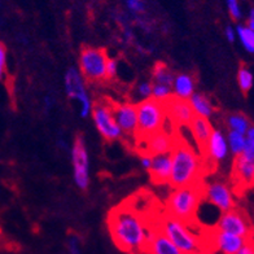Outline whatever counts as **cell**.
<instances>
[{
  "label": "cell",
  "mask_w": 254,
  "mask_h": 254,
  "mask_svg": "<svg viewBox=\"0 0 254 254\" xmlns=\"http://www.w3.org/2000/svg\"><path fill=\"white\" fill-rule=\"evenodd\" d=\"M108 230L114 244L128 254H141L145 251L151 222L125 202L108 214Z\"/></svg>",
  "instance_id": "6da1fadb"
},
{
  "label": "cell",
  "mask_w": 254,
  "mask_h": 254,
  "mask_svg": "<svg viewBox=\"0 0 254 254\" xmlns=\"http://www.w3.org/2000/svg\"><path fill=\"white\" fill-rule=\"evenodd\" d=\"M171 156V175L169 184L173 190L200 186L202 174V160L200 154L187 141L177 136Z\"/></svg>",
  "instance_id": "7a4b0ae2"
},
{
  "label": "cell",
  "mask_w": 254,
  "mask_h": 254,
  "mask_svg": "<svg viewBox=\"0 0 254 254\" xmlns=\"http://www.w3.org/2000/svg\"><path fill=\"white\" fill-rule=\"evenodd\" d=\"M158 230L181 251L182 254H202V244L190 224L179 221L166 213L157 218Z\"/></svg>",
  "instance_id": "3957f363"
},
{
  "label": "cell",
  "mask_w": 254,
  "mask_h": 254,
  "mask_svg": "<svg viewBox=\"0 0 254 254\" xmlns=\"http://www.w3.org/2000/svg\"><path fill=\"white\" fill-rule=\"evenodd\" d=\"M202 200V188L184 187L173 190L166 201V213L184 223H196V213Z\"/></svg>",
  "instance_id": "277c9868"
},
{
  "label": "cell",
  "mask_w": 254,
  "mask_h": 254,
  "mask_svg": "<svg viewBox=\"0 0 254 254\" xmlns=\"http://www.w3.org/2000/svg\"><path fill=\"white\" fill-rule=\"evenodd\" d=\"M137 130L135 140H143L148 136L164 130L167 121L164 104L153 99L140 101L136 104Z\"/></svg>",
  "instance_id": "5b68a950"
},
{
  "label": "cell",
  "mask_w": 254,
  "mask_h": 254,
  "mask_svg": "<svg viewBox=\"0 0 254 254\" xmlns=\"http://www.w3.org/2000/svg\"><path fill=\"white\" fill-rule=\"evenodd\" d=\"M109 59L104 48L86 46L80 50L79 70L80 75L90 83H104L107 82V61Z\"/></svg>",
  "instance_id": "8992f818"
},
{
  "label": "cell",
  "mask_w": 254,
  "mask_h": 254,
  "mask_svg": "<svg viewBox=\"0 0 254 254\" xmlns=\"http://www.w3.org/2000/svg\"><path fill=\"white\" fill-rule=\"evenodd\" d=\"M91 117L94 121L97 132L101 135L105 141H117L124 137L122 131L118 127L117 122L113 116V104H111L105 99L96 101L92 104Z\"/></svg>",
  "instance_id": "52a82bcc"
},
{
  "label": "cell",
  "mask_w": 254,
  "mask_h": 254,
  "mask_svg": "<svg viewBox=\"0 0 254 254\" xmlns=\"http://www.w3.org/2000/svg\"><path fill=\"white\" fill-rule=\"evenodd\" d=\"M74 183L80 190H87L91 183V161L83 135L74 137L70 149Z\"/></svg>",
  "instance_id": "ba28073f"
},
{
  "label": "cell",
  "mask_w": 254,
  "mask_h": 254,
  "mask_svg": "<svg viewBox=\"0 0 254 254\" xmlns=\"http://www.w3.org/2000/svg\"><path fill=\"white\" fill-rule=\"evenodd\" d=\"M64 87H65V94L70 100L79 103V111H78L79 117H90L94 103H92L90 95H88L87 87H86V80L80 75L78 67L70 66L65 71Z\"/></svg>",
  "instance_id": "9c48e42d"
},
{
  "label": "cell",
  "mask_w": 254,
  "mask_h": 254,
  "mask_svg": "<svg viewBox=\"0 0 254 254\" xmlns=\"http://www.w3.org/2000/svg\"><path fill=\"white\" fill-rule=\"evenodd\" d=\"M215 230L223 231L231 235H236L240 238H244L247 240H252V224L249 222V218L247 217L244 211L240 209H231V210L222 213L218 218Z\"/></svg>",
  "instance_id": "30bf717a"
},
{
  "label": "cell",
  "mask_w": 254,
  "mask_h": 254,
  "mask_svg": "<svg viewBox=\"0 0 254 254\" xmlns=\"http://www.w3.org/2000/svg\"><path fill=\"white\" fill-rule=\"evenodd\" d=\"M202 198L207 204L217 207L221 213H226L235 207L234 190L223 182L217 181L206 184L202 188Z\"/></svg>",
  "instance_id": "8fae6325"
},
{
  "label": "cell",
  "mask_w": 254,
  "mask_h": 254,
  "mask_svg": "<svg viewBox=\"0 0 254 254\" xmlns=\"http://www.w3.org/2000/svg\"><path fill=\"white\" fill-rule=\"evenodd\" d=\"M113 116L124 137L135 139L137 130V111L135 103L113 104Z\"/></svg>",
  "instance_id": "7c38bea8"
},
{
  "label": "cell",
  "mask_w": 254,
  "mask_h": 254,
  "mask_svg": "<svg viewBox=\"0 0 254 254\" xmlns=\"http://www.w3.org/2000/svg\"><path fill=\"white\" fill-rule=\"evenodd\" d=\"M167 120H170L175 126L188 127L194 114L192 112L190 103L186 100H179L177 97H171L170 100L164 104Z\"/></svg>",
  "instance_id": "4fadbf2b"
},
{
  "label": "cell",
  "mask_w": 254,
  "mask_h": 254,
  "mask_svg": "<svg viewBox=\"0 0 254 254\" xmlns=\"http://www.w3.org/2000/svg\"><path fill=\"white\" fill-rule=\"evenodd\" d=\"M144 151L141 153H147L149 156H157V154H167L170 153L174 148V144L177 141V135L169 134L167 131H158L156 134L148 136L147 139H143ZM140 153V154H141Z\"/></svg>",
  "instance_id": "5bb4252c"
},
{
  "label": "cell",
  "mask_w": 254,
  "mask_h": 254,
  "mask_svg": "<svg viewBox=\"0 0 254 254\" xmlns=\"http://www.w3.org/2000/svg\"><path fill=\"white\" fill-rule=\"evenodd\" d=\"M145 254H182L181 251L157 228L156 223L151 224L148 231Z\"/></svg>",
  "instance_id": "9a60e30c"
},
{
  "label": "cell",
  "mask_w": 254,
  "mask_h": 254,
  "mask_svg": "<svg viewBox=\"0 0 254 254\" xmlns=\"http://www.w3.org/2000/svg\"><path fill=\"white\" fill-rule=\"evenodd\" d=\"M204 156L214 162H222L228 157L230 149H228L227 137L221 130H213L206 147L204 149Z\"/></svg>",
  "instance_id": "2e32d148"
},
{
  "label": "cell",
  "mask_w": 254,
  "mask_h": 254,
  "mask_svg": "<svg viewBox=\"0 0 254 254\" xmlns=\"http://www.w3.org/2000/svg\"><path fill=\"white\" fill-rule=\"evenodd\" d=\"M248 241L252 240H247V239L236 236V235L227 234V232L218 231L214 228L213 244H214L215 249L222 254H236Z\"/></svg>",
  "instance_id": "e0dca14e"
},
{
  "label": "cell",
  "mask_w": 254,
  "mask_h": 254,
  "mask_svg": "<svg viewBox=\"0 0 254 254\" xmlns=\"http://www.w3.org/2000/svg\"><path fill=\"white\" fill-rule=\"evenodd\" d=\"M151 179L154 184H169L171 175V156L167 154H157L152 156L151 169L148 170Z\"/></svg>",
  "instance_id": "ac0fdd59"
},
{
  "label": "cell",
  "mask_w": 254,
  "mask_h": 254,
  "mask_svg": "<svg viewBox=\"0 0 254 254\" xmlns=\"http://www.w3.org/2000/svg\"><path fill=\"white\" fill-rule=\"evenodd\" d=\"M171 88H173V96L179 100L188 101V99L196 92V80L190 74H175Z\"/></svg>",
  "instance_id": "d6986e66"
},
{
  "label": "cell",
  "mask_w": 254,
  "mask_h": 254,
  "mask_svg": "<svg viewBox=\"0 0 254 254\" xmlns=\"http://www.w3.org/2000/svg\"><path fill=\"white\" fill-rule=\"evenodd\" d=\"M188 127L190 128V132L193 135L194 140L197 143L201 152H204L207 140H209V137L211 135V131L214 130L213 126H211L210 121L194 116L193 120L190 121V124Z\"/></svg>",
  "instance_id": "ffe728a7"
},
{
  "label": "cell",
  "mask_w": 254,
  "mask_h": 254,
  "mask_svg": "<svg viewBox=\"0 0 254 254\" xmlns=\"http://www.w3.org/2000/svg\"><path fill=\"white\" fill-rule=\"evenodd\" d=\"M234 175L236 181L241 183V186L251 187L254 181V161L248 160L244 156L235 157L234 162Z\"/></svg>",
  "instance_id": "44dd1931"
},
{
  "label": "cell",
  "mask_w": 254,
  "mask_h": 254,
  "mask_svg": "<svg viewBox=\"0 0 254 254\" xmlns=\"http://www.w3.org/2000/svg\"><path fill=\"white\" fill-rule=\"evenodd\" d=\"M192 112L196 117L205 118V120H210L214 116V107L209 97L202 92H194L192 96L188 99Z\"/></svg>",
  "instance_id": "7402d4cb"
},
{
  "label": "cell",
  "mask_w": 254,
  "mask_h": 254,
  "mask_svg": "<svg viewBox=\"0 0 254 254\" xmlns=\"http://www.w3.org/2000/svg\"><path fill=\"white\" fill-rule=\"evenodd\" d=\"M175 73L171 70L169 65L165 63H156L152 69V83L165 84V86H173Z\"/></svg>",
  "instance_id": "603a6c76"
},
{
  "label": "cell",
  "mask_w": 254,
  "mask_h": 254,
  "mask_svg": "<svg viewBox=\"0 0 254 254\" xmlns=\"http://www.w3.org/2000/svg\"><path fill=\"white\" fill-rule=\"evenodd\" d=\"M227 126L230 131H235L239 134L245 135L247 131L251 128L252 125L251 120L248 117L247 114L244 113H232L227 117Z\"/></svg>",
  "instance_id": "cb8c5ba5"
},
{
  "label": "cell",
  "mask_w": 254,
  "mask_h": 254,
  "mask_svg": "<svg viewBox=\"0 0 254 254\" xmlns=\"http://www.w3.org/2000/svg\"><path fill=\"white\" fill-rule=\"evenodd\" d=\"M238 84L240 87L241 92L244 95H248L253 88L254 77L253 73L245 64H241L238 70Z\"/></svg>",
  "instance_id": "d4e9b609"
},
{
  "label": "cell",
  "mask_w": 254,
  "mask_h": 254,
  "mask_svg": "<svg viewBox=\"0 0 254 254\" xmlns=\"http://www.w3.org/2000/svg\"><path fill=\"white\" fill-rule=\"evenodd\" d=\"M236 38H239L243 44L244 50L248 54H254V30H251L248 26L244 25H239L236 29Z\"/></svg>",
  "instance_id": "484cf974"
},
{
  "label": "cell",
  "mask_w": 254,
  "mask_h": 254,
  "mask_svg": "<svg viewBox=\"0 0 254 254\" xmlns=\"http://www.w3.org/2000/svg\"><path fill=\"white\" fill-rule=\"evenodd\" d=\"M226 137H227L228 149L231 151V153L234 154L235 157L240 156L243 153V151H244L245 135L235 132V131H228V134L226 135Z\"/></svg>",
  "instance_id": "4316f807"
},
{
  "label": "cell",
  "mask_w": 254,
  "mask_h": 254,
  "mask_svg": "<svg viewBox=\"0 0 254 254\" xmlns=\"http://www.w3.org/2000/svg\"><path fill=\"white\" fill-rule=\"evenodd\" d=\"M173 97V88L165 84H156L152 86V99L161 104H165Z\"/></svg>",
  "instance_id": "83f0119b"
},
{
  "label": "cell",
  "mask_w": 254,
  "mask_h": 254,
  "mask_svg": "<svg viewBox=\"0 0 254 254\" xmlns=\"http://www.w3.org/2000/svg\"><path fill=\"white\" fill-rule=\"evenodd\" d=\"M152 86H153V83L149 79L140 80L135 86V96L137 99V103L148 100V99H152Z\"/></svg>",
  "instance_id": "f1b7e54d"
},
{
  "label": "cell",
  "mask_w": 254,
  "mask_h": 254,
  "mask_svg": "<svg viewBox=\"0 0 254 254\" xmlns=\"http://www.w3.org/2000/svg\"><path fill=\"white\" fill-rule=\"evenodd\" d=\"M67 251L70 254H80V239L78 235H70L67 239Z\"/></svg>",
  "instance_id": "f546056e"
},
{
  "label": "cell",
  "mask_w": 254,
  "mask_h": 254,
  "mask_svg": "<svg viewBox=\"0 0 254 254\" xmlns=\"http://www.w3.org/2000/svg\"><path fill=\"white\" fill-rule=\"evenodd\" d=\"M118 73V61L109 57L107 61V80H113L117 77Z\"/></svg>",
  "instance_id": "4dcf8cb0"
},
{
  "label": "cell",
  "mask_w": 254,
  "mask_h": 254,
  "mask_svg": "<svg viewBox=\"0 0 254 254\" xmlns=\"http://www.w3.org/2000/svg\"><path fill=\"white\" fill-rule=\"evenodd\" d=\"M227 1V7H228V12H230L231 17L234 18V20H240L241 18V9L239 7V1L238 0H226Z\"/></svg>",
  "instance_id": "1f68e13d"
},
{
  "label": "cell",
  "mask_w": 254,
  "mask_h": 254,
  "mask_svg": "<svg viewBox=\"0 0 254 254\" xmlns=\"http://www.w3.org/2000/svg\"><path fill=\"white\" fill-rule=\"evenodd\" d=\"M127 7L134 13H143L145 9L144 0H127Z\"/></svg>",
  "instance_id": "d6a6232c"
},
{
  "label": "cell",
  "mask_w": 254,
  "mask_h": 254,
  "mask_svg": "<svg viewBox=\"0 0 254 254\" xmlns=\"http://www.w3.org/2000/svg\"><path fill=\"white\" fill-rule=\"evenodd\" d=\"M140 165L143 167L144 170H149L151 169V165H152V156L147 153H141L140 156Z\"/></svg>",
  "instance_id": "836d02e7"
},
{
  "label": "cell",
  "mask_w": 254,
  "mask_h": 254,
  "mask_svg": "<svg viewBox=\"0 0 254 254\" xmlns=\"http://www.w3.org/2000/svg\"><path fill=\"white\" fill-rule=\"evenodd\" d=\"M0 66H7V47L0 42Z\"/></svg>",
  "instance_id": "e575fe53"
},
{
  "label": "cell",
  "mask_w": 254,
  "mask_h": 254,
  "mask_svg": "<svg viewBox=\"0 0 254 254\" xmlns=\"http://www.w3.org/2000/svg\"><path fill=\"white\" fill-rule=\"evenodd\" d=\"M236 254H254L253 243H252V241H248L247 244H245L244 247L241 248L240 251H239Z\"/></svg>",
  "instance_id": "d590c367"
},
{
  "label": "cell",
  "mask_w": 254,
  "mask_h": 254,
  "mask_svg": "<svg viewBox=\"0 0 254 254\" xmlns=\"http://www.w3.org/2000/svg\"><path fill=\"white\" fill-rule=\"evenodd\" d=\"M226 38H227L228 42H231V43H234L235 40H236V31H235L234 27L231 26H227L226 27Z\"/></svg>",
  "instance_id": "8d00e7d4"
},
{
  "label": "cell",
  "mask_w": 254,
  "mask_h": 254,
  "mask_svg": "<svg viewBox=\"0 0 254 254\" xmlns=\"http://www.w3.org/2000/svg\"><path fill=\"white\" fill-rule=\"evenodd\" d=\"M44 107L47 111H50L51 108L54 107V100L51 99V96H46L44 97Z\"/></svg>",
  "instance_id": "74e56055"
},
{
  "label": "cell",
  "mask_w": 254,
  "mask_h": 254,
  "mask_svg": "<svg viewBox=\"0 0 254 254\" xmlns=\"http://www.w3.org/2000/svg\"><path fill=\"white\" fill-rule=\"evenodd\" d=\"M248 27L251 30H254V10L252 9L251 13H249V21H248Z\"/></svg>",
  "instance_id": "f35d334b"
},
{
  "label": "cell",
  "mask_w": 254,
  "mask_h": 254,
  "mask_svg": "<svg viewBox=\"0 0 254 254\" xmlns=\"http://www.w3.org/2000/svg\"><path fill=\"white\" fill-rule=\"evenodd\" d=\"M5 77V67L0 66V80H3Z\"/></svg>",
  "instance_id": "ab89813d"
}]
</instances>
